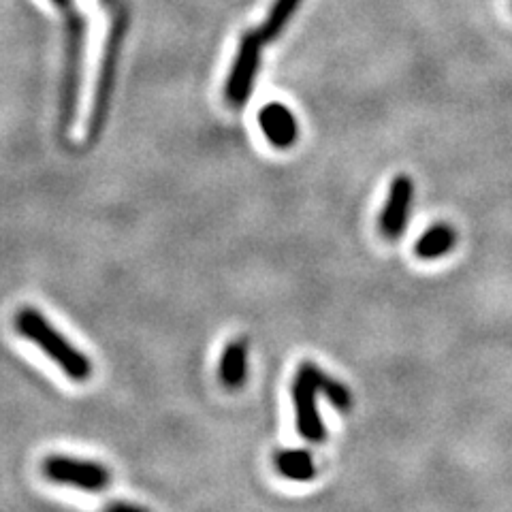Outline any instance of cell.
Masks as SVG:
<instances>
[{
  "label": "cell",
  "instance_id": "9c48e42d",
  "mask_svg": "<svg viewBox=\"0 0 512 512\" xmlns=\"http://www.w3.org/2000/svg\"><path fill=\"white\" fill-rule=\"evenodd\" d=\"M218 378L227 389H242L248 380V342L233 340L222 350Z\"/></svg>",
  "mask_w": 512,
  "mask_h": 512
},
{
  "label": "cell",
  "instance_id": "3957f363",
  "mask_svg": "<svg viewBox=\"0 0 512 512\" xmlns=\"http://www.w3.org/2000/svg\"><path fill=\"white\" fill-rule=\"evenodd\" d=\"M126 26H128V15H126L124 7L118 3L114 7V22H111V30H109L107 43H105L99 82H96L92 114H90V124H88L90 143L99 139L101 131L105 128L111 94H114L116 77H118V64H120V52H122V43H124V35H126Z\"/></svg>",
  "mask_w": 512,
  "mask_h": 512
},
{
  "label": "cell",
  "instance_id": "ba28073f",
  "mask_svg": "<svg viewBox=\"0 0 512 512\" xmlns=\"http://www.w3.org/2000/svg\"><path fill=\"white\" fill-rule=\"evenodd\" d=\"M259 126L271 146L278 150L293 148L299 137V124L291 109L274 101L259 111Z\"/></svg>",
  "mask_w": 512,
  "mask_h": 512
},
{
  "label": "cell",
  "instance_id": "5b68a950",
  "mask_svg": "<svg viewBox=\"0 0 512 512\" xmlns=\"http://www.w3.org/2000/svg\"><path fill=\"white\" fill-rule=\"evenodd\" d=\"M41 472L47 480H50V483L73 487L79 491H90V493L105 491L111 483V474L103 463H96L90 459H77L69 455L45 457L41 463Z\"/></svg>",
  "mask_w": 512,
  "mask_h": 512
},
{
  "label": "cell",
  "instance_id": "4fadbf2b",
  "mask_svg": "<svg viewBox=\"0 0 512 512\" xmlns=\"http://www.w3.org/2000/svg\"><path fill=\"white\" fill-rule=\"evenodd\" d=\"M52 3H54L56 7H60L62 11H71V9H75V3H73V0H52Z\"/></svg>",
  "mask_w": 512,
  "mask_h": 512
},
{
  "label": "cell",
  "instance_id": "30bf717a",
  "mask_svg": "<svg viewBox=\"0 0 512 512\" xmlns=\"http://www.w3.org/2000/svg\"><path fill=\"white\" fill-rule=\"evenodd\" d=\"M457 246V233L451 224H434V227L427 229L419 242L414 246V254L419 256L421 261H436L446 256Z\"/></svg>",
  "mask_w": 512,
  "mask_h": 512
},
{
  "label": "cell",
  "instance_id": "7c38bea8",
  "mask_svg": "<svg viewBox=\"0 0 512 512\" xmlns=\"http://www.w3.org/2000/svg\"><path fill=\"white\" fill-rule=\"evenodd\" d=\"M303 0H276L274 5H271L269 13H267V20L261 26V37L263 41H276L282 30L286 28V24L293 20V15L297 13V9L301 7Z\"/></svg>",
  "mask_w": 512,
  "mask_h": 512
},
{
  "label": "cell",
  "instance_id": "6da1fadb",
  "mask_svg": "<svg viewBox=\"0 0 512 512\" xmlns=\"http://www.w3.org/2000/svg\"><path fill=\"white\" fill-rule=\"evenodd\" d=\"M15 331L35 344L43 355L54 361L62 374L73 382H86L92 376V361L82 350L75 348L37 308L24 306L13 318Z\"/></svg>",
  "mask_w": 512,
  "mask_h": 512
},
{
  "label": "cell",
  "instance_id": "8992f818",
  "mask_svg": "<svg viewBox=\"0 0 512 512\" xmlns=\"http://www.w3.org/2000/svg\"><path fill=\"white\" fill-rule=\"evenodd\" d=\"M263 37L259 30H250L239 41L237 56L233 60V67L227 79V88H224V96L233 107H244L250 99L254 79L259 75L261 67V52H263Z\"/></svg>",
  "mask_w": 512,
  "mask_h": 512
},
{
  "label": "cell",
  "instance_id": "277c9868",
  "mask_svg": "<svg viewBox=\"0 0 512 512\" xmlns=\"http://www.w3.org/2000/svg\"><path fill=\"white\" fill-rule=\"evenodd\" d=\"M327 374L316 363H301L293 380V404L297 431L303 440L320 444L327 440V429L318 412V395H323V382Z\"/></svg>",
  "mask_w": 512,
  "mask_h": 512
},
{
  "label": "cell",
  "instance_id": "8fae6325",
  "mask_svg": "<svg viewBox=\"0 0 512 512\" xmlns=\"http://www.w3.org/2000/svg\"><path fill=\"white\" fill-rule=\"evenodd\" d=\"M276 470L293 483H310L316 478L318 470L314 463V455L306 448H286L276 455Z\"/></svg>",
  "mask_w": 512,
  "mask_h": 512
},
{
  "label": "cell",
  "instance_id": "5bb4252c",
  "mask_svg": "<svg viewBox=\"0 0 512 512\" xmlns=\"http://www.w3.org/2000/svg\"><path fill=\"white\" fill-rule=\"evenodd\" d=\"M101 3H105L107 7H116V5L120 3V0H101Z\"/></svg>",
  "mask_w": 512,
  "mask_h": 512
},
{
  "label": "cell",
  "instance_id": "52a82bcc",
  "mask_svg": "<svg viewBox=\"0 0 512 512\" xmlns=\"http://www.w3.org/2000/svg\"><path fill=\"white\" fill-rule=\"evenodd\" d=\"M414 201V180L402 173L391 182L387 201H384L380 214V233L387 239H397L406 231L408 216Z\"/></svg>",
  "mask_w": 512,
  "mask_h": 512
},
{
  "label": "cell",
  "instance_id": "7a4b0ae2",
  "mask_svg": "<svg viewBox=\"0 0 512 512\" xmlns=\"http://www.w3.org/2000/svg\"><path fill=\"white\" fill-rule=\"evenodd\" d=\"M86 20L75 9L64 11V64L60 84V128L69 133L79 109L84 75V52H86Z\"/></svg>",
  "mask_w": 512,
  "mask_h": 512
}]
</instances>
